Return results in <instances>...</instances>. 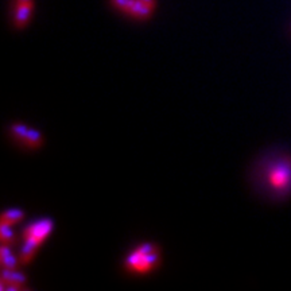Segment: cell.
I'll return each mask as SVG.
<instances>
[{"label":"cell","mask_w":291,"mask_h":291,"mask_svg":"<svg viewBox=\"0 0 291 291\" xmlns=\"http://www.w3.org/2000/svg\"><path fill=\"white\" fill-rule=\"evenodd\" d=\"M161 263V251L154 243L139 245L125 260V268L129 272L146 274L153 271Z\"/></svg>","instance_id":"obj_1"},{"label":"cell","mask_w":291,"mask_h":291,"mask_svg":"<svg viewBox=\"0 0 291 291\" xmlns=\"http://www.w3.org/2000/svg\"><path fill=\"white\" fill-rule=\"evenodd\" d=\"M266 179L270 189L278 194H287L291 190V158L282 157L267 169Z\"/></svg>","instance_id":"obj_2"},{"label":"cell","mask_w":291,"mask_h":291,"mask_svg":"<svg viewBox=\"0 0 291 291\" xmlns=\"http://www.w3.org/2000/svg\"><path fill=\"white\" fill-rule=\"evenodd\" d=\"M53 228H54V223L50 219L39 220L37 223L29 225L27 228L23 231V239L27 241H33L37 245H41L42 241L49 234L52 233Z\"/></svg>","instance_id":"obj_3"},{"label":"cell","mask_w":291,"mask_h":291,"mask_svg":"<svg viewBox=\"0 0 291 291\" xmlns=\"http://www.w3.org/2000/svg\"><path fill=\"white\" fill-rule=\"evenodd\" d=\"M14 24L16 29H23L29 23L31 14H33V3L31 4H15Z\"/></svg>","instance_id":"obj_4"},{"label":"cell","mask_w":291,"mask_h":291,"mask_svg":"<svg viewBox=\"0 0 291 291\" xmlns=\"http://www.w3.org/2000/svg\"><path fill=\"white\" fill-rule=\"evenodd\" d=\"M153 8L148 7V5L146 4L144 1H142V0H134L131 7H129L128 11H127L125 14H128L129 16H132L135 19L146 20L153 15Z\"/></svg>","instance_id":"obj_5"},{"label":"cell","mask_w":291,"mask_h":291,"mask_svg":"<svg viewBox=\"0 0 291 291\" xmlns=\"http://www.w3.org/2000/svg\"><path fill=\"white\" fill-rule=\"evenodd\" d=\"M1 282H4L5 285H16V286H23L26 283V277H24L23 272L18 271L16 268L15 270H7L3 268L1 271Z\"/></svg>","instance_id":"obj_6"},{"label":"cell","mask_w":291,"mask_h":291,"mask_svg":"<svg viewBox=\"0 0 291 291\" xmlns=\"http://www.w3.org/2000/svg\"><path fill=\"white\" fill-rule=\"evenodd\" d=\"M0 262H1V267L7 268V270H15L19 264V260H16L15 256L11 253V248L7 244H3L0 248Z\"/></svg>","instance_id":"obj_7"},{"label":"cell","mask_w":291,"mask_h":291,"mask_svg":"<svg viewBox=\"0 0 291 291\" xmlns=\"http://www.w3.org/2000/svg\"><path fill=\"white\" fill-rule=\"evenodd\" d=\"M42 142H43V136L38 129L29 128V132H27V136H26V139H24L23 143L30 148H37L42 144Z\"/></svg>","instance_id":"obj_8"},{"label":"cell","mask_w":291,"mask_h":291,"mask_svg":"<svg viewBox=\"0 0 291 291\" xmlns=\"http://www.w3.org/2000/svg\"><path fill=\"white\" fill-rule=\"evenodd\" d=\"M23 210L19 209H10L5 210L4 213L1 215V223H5V224L14 225L16 223H19L20 220L23 219Z\"/></svg>","instance_id":"obj_9"},{"label":"cell","mask_w":291,"mask_h":291,"mask_svg":"<svg viewBox=\"0 0 291 291\" xmlns=\"http://www.w3.org/2000/svg\"><path fill=\"white\" fill-rule=\"evenodd\" d=\"M12 225L5 224V223H0V237H1V243L3 244H11L14 243L15 234L11 229Z\"/></svg>","instance_id":"obj_10"},{"label":"cell","mask_w":291,"mask_h":291,"mask_svg":"<svg viewBox=\"0 0 291 291\" xmlns=\"http://www.w3.org/2000/svg\"><path fill=\"white\" fill-rule=\"evenodd\" d=\"M11 132H12L15 139H18V140H20L23 143L24 139L27 136V132H29V128L23 124H14L11 127Z\"/></svg>","instance_id":"obj_11"},{"label":"cell","mask_w":291,"mask_h":291,"mask_svg":"<svg viewBox=\"0 0 291 291\" xmlns=\"http://www.w3.org/2000/svg\"><path fill=\"white\" fill-rule=\"evenodd\" d=\"M132 1L134 0H111V4L114 5L115 8H117V10L127 12L131 4H132Z\"/></svg>","instance_id":"obj_12"},{"label":"cell","mask_w":291,"mask_h":291,"mask_svg":"<svg viewBox=\"0 0 291 291\" xmlns=\"http://www.w3.org/2000/svg\"><path fill=\"white\" fill-rule=\"evenodd\" d=\"M142 1H144L146 4L148 5V7H151V8H155V5H157V0H142Z\"/></svg>","instance_id":"obj_13"},{"label":"cell","mask_w":291,"mask_h":291,"mask_svg":"<svg viewBox=\"0 0 291 291\" xmlns=\"http://www.w3.org/2000/svg\"><path fill=\"white\" fill-rule=\"evenodd\" d=\"M33 0H15V4H31Z\"/></svg>","instance_id":"obj_14"}]
</instances>
